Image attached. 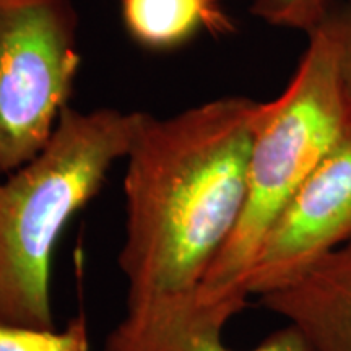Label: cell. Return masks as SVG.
<instances>
[{
  "label": "cell",
  "instance_id": "277c9868",
  "mask_svg": "<svg viewBox=\"0 0 351 351\" xmlns=\"http://www.w3.org/2000/svg\"><path fill=\"white\" fill-rule=\"evenodd\" d=\"M78 69L72 0H0V176L44 150Z\"/></svg>",
  "mask_w": 351,
  "mask_h": 351
},
{
  "label": "cell",
  "instance_id": "52a82bcc",
  "mask_svg": "<svg viewBox=\"0 0 351 351\" xmlns=\"http://www.w3.org/2000/svg\"><path fill=\"white\" fill-rule=\"evenodd\" d=\"M261 301L314 351H351V243Z\"/></svg>",
  "mask_w": 351,
  "mask_h": 351
},
{
  "label": "cell",
  "instance_id": "ba28073f",
  "mask_svg": "<svg viewBox=\"0 0 351 351\" xmlns=\"http://www.w3.org/2000/svg\"><path fill=\"white\" fill-rule=\"evenodd\" d=\"M225 0H122V21L135 43L148 51H173L200 32L232 29Z\"/></svg>",
  "mask_w": 351,
  "mask_h": 351
},
{
  "label": "cell",
  "instance_id": "9c48e42d",
  "mask_svg": "<svg viewBox=\"0 0 351 351\" xmlns=\"http://www.w3.org/2000/svg\"><path fill=\"white\" fill-rule=\"evenodd\" d=\"M0 351H90L88 324L83 315L60 330L0 322Z\"/></svg>",
  "mask_w": 351,
  "mask_h": 351
},
{
  "label": "cell",
  "instance_id": "8fae6325",
  "mask_svg": "<svg viewBox=\"0 0 351 351\" xmlns=\"http://www.w3.org/2000/svg\"><path fill=\"white\" fill-rule=\"evenodd\" d=\"M322 25L335 44L340 82L351 108V0H337Z\"/></svg>",
  "mask_w": 351,
  "mask_h": 351
},
{
  "label": "cell",
  "instance_id": "3957f363",
  "mask_svg": "<svg viewBox=\"0 0 351 351\" xmlns=\"http://www.w3.org/2000/svg\"><path fill=\"white\" fill-rule=\"evenodd\" d=\"M351 127V108L337 67L335 44L320 25L287 88L261 104L249 153L243 213L195 298L232 319L247 304L254 258L306 178Z\"/></svg>",
  "mask_w": 351,
  "mask_h": 351
},
{
  "label": "cell",
  "instance_id": "7a4b0ae2",
  "mask_svg": "<svg viewBox=\"0 0 351 351\" xmlns=\"http://www.w3.org/2000/svg\"><path fill=\"white\" fill-rule=\"evenodd\" d=\"M143 112L67 108L44 150L0 176V322L54 328L52 258L65 228L125 160Z\"/></svg>",
  "mask_w": 351,
  "mask_h": 351
},
{
  "label": "cell",
  "instance_id": "5b68a950",
  "mask_svg": "<svg viewBox=\"0 0 351 351\" xmlns=\"http://www.w3.org/2000/svg\"><path fill=\"white\" fill-rule=\"evenodd\" d=\"M351 243V127L276 218L254 258L247 295L263 296Z\"/></svg>",
  "mask_w": 351,
  "mask_h": 351
},
{
  "label": "cell",
  "instance_id": "6da1fadb",
  "mask_svg": "<svg viewBox=\"0 0 351 351\" xmlns=\"http://www.w3.org/2000/svg\"><path fill=\"white\" fill-rule=\"evenodd\" d=\"M261 104L225 96L171 117L143 112L127 153V307L194 295L234 232Z\"/></svg>",
  "mask_w": 351,
  "mask_h": 351
},
{
  "label": "cell",
  "instance_id": "8992f818",
  "mask_svg": "<svg viewBox=\"0 0 351 351\" xmlns=\"http://www.w3.org/2000/svg\"><path fill=\"white\" fill-rule=\"evenodd\" d=\"M230 319L200 304L195 293L127 307L108 335L104 351H238L226 346ZM245 351H314L302 333L287 324L256 348Z\"/></svg>",
  "mask_w": 351,
  "mask_h": 351
},
{
  "label": "cell",
  "instance_id": "30bf717a",
  "mask_svg": "<svg viewBox=\"0 0 351 351\" xmlns=\"http://www.w3.org/2000/svg\"><path fill=\"white\" fill-rule=\"evenodd\" d=\"M337 0H252L251 13L270 26L314 33Z\"/></svg>",
  "mask_w": 351,
  "mask_h": 351
}]
</instances>
